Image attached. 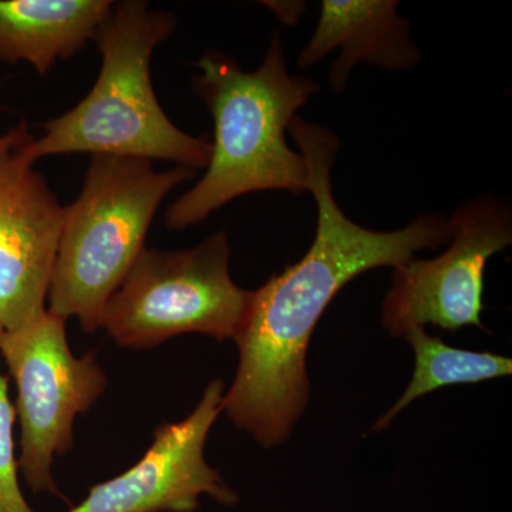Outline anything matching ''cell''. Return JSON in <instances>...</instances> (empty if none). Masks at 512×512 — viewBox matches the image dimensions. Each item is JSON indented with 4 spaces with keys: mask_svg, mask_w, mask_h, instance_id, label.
<instances>
[{
    "mask_svg": "<svg viewBox=\"0 0 512 512\" xmlns=\"http://www.w3.org/2000/svg\"><path fill=\"white\" fill-rule=\"evenodd\" d=\"M403 339L413 346L416 355L413 379L392 409L377 420L373 431L386 430L410 403L440 387L480 383L510 376L512 372L510 357L453 348L430 336L424 328L410 330Z\"/></svg>",
    "mask_w": 512,
    "mask_h": 512,
    "instance_id": "12",
    "label": "cell"
},
{
    "mask_svg": "<svg viewBox=\"0 0 512 512\" xmlns=\"http://www.w3.org/2000/svg\"><path fill=\"white\" fill-rule=\"evenodd\" d=\"M396 0H325L318 28L298 57L308 69L339 49L330 69V86L342 92L357 63L375 64L387 72H404L420 62V52L409 37V20L397 13Z\"/></svg>",
    "mask_w": 512,
    "mask_h": 512,
    "instance_id": "10",
    "label": "cell"
},
{
    "mask_svg": "<svg viewBox=\"0 0 512 512\" xmlns=\"http://www.w3.org/2000/svg\"><path fill=\"white\" fill-rule=\"evenodd\" d=\"M111 0H0V63H29L45 76L93 40Z\"/></svg>",
    "mask_w": 512,
    "mask_h": 512,
    "instance_id": "11",
    "label": "cell"
},
{
    "mask_svg": "<svg viewBox=\"0 0 512 512\" xmlns=\"http://www.w3.org/2000/svg\"><path fill=\"white\" fill-rule=\"evenodd\" d=\"M195 174L178 165L158 171L143 158L92 156L79 197L64 207L47 311L97 332L107 301L146 249L161 202Z\"/></svg>",
    "mask_w": 512,
    "mask_h": 512,
    "instance_id": "4",
    "label": "cell"
},
{
    "mask_svg": "<svg viewBox=\"0 0 512 512\" xmlns=\"http://www.w3.org/2000/svg\"><path fill=\"white\" fill-rule=\"evenodd\" d=\"M192 90L210 110L214 141L207 173L165 214L170 229L200 224L229 201L256 191H309L305 158L286 141V130L319 84L289 73L281 33L275 32L264 62L247 72L225 53L198 60Z\"/></svg>",
    "mask_w": 512,
    "mask_h": 512,
    "instance_id": "2",
    "label": "cell"
},
{
    "mask_svg": "<svg viewBox=\"0 0 512 512\" xmlns=\"http://www.w3.org/2000/svg\"><path fill=\"white\" fill-rule=\"evenodd\" d=\"M177 28L173 13L144 0L114 2L93 40L101 69L77 106L43 124L45 134L18 148L29 164L43 157L92 154L164 160L198 171L210 163L207 138L192 137L168 119L151 82V56Z\"/></svg>",
    "mask_w": 512,
    "mask_h": 512,
    "instance_id": "3",
    "label": "cell"
},
{
    "mask_svg": "<svg viewBox=\"0 0 512 512\" xmlns=\"http://www.w3.org/2000/svg\"><path fill=\"white\" fill-rule=\"evenodd\" d=\"M224 394V380H212L190 416L157 427L153 443L133 467L94 485L69 512H195L201 495L228 507L237 503V491L204 453Z\"/></svg>",
    "mask_w": 512,
    "mask_h": 512,
    "instance_id": "8",
    "label": "cell"
},
{
    "mask_svg": "<svg viewBox=\"0 0 512 512\" xmlns=\"http://www.w3.org/2000/svg\"><path fill=\"white\" fill-rule=\"evenodd\" d=\"M64 207L42 174L0 153V323L18 329L46 311Z\"/></svg>",
    "mask_w": 512,
    "mask_h": 512,
    "instance_id": "9",
    "label": "cell"
},
{
    "mask_svg": "<svg viewBox=\"0 0 512 512\" xmlns=\"http://www.w3.org/2000/svg\"><path fill=\"white\" fill-rule=\"evenodd\" d=\"M33 136L29 133L28 123L25 120L20 121L18 126L9 130L8 133L0 136V153H5V151L15 150V148H19L23 146V144L28 143V141L32 140Z\"/></svg>",
    "mask_w": 512,
    "mask_h": 512,
    "instance_id": "14",
    "label": "cell"
},
{
    "mask_svg": "<svg viewBox=\"0 0 512 512\" xmlns=\"http://www.w3.org/2000/svg\"><path fill=\"white\" fill-rule=\"evenodd\" d=\"M451 245L434 259H409L394 268L383 302V325L404 338L426 325L444 330L484 329V271L488 259L510 247V205L495 197L463 202L451 215Z\"/></svg>",
    "mask_w": 512,
    "mask_h": 512,
    "instance_id": "7",
    "label": "cell"
},
{
    "mask_svg": "<svg viewBox=\"0 0 512 512\" xmlns=\"http://www.w3.org/2000/svg\"><path fill=\"white\" fill-rule=\"evenodd\" d=\"M15 420L16 410L9 399L8 379L0 373V512H35L20 490L13 439Z\"/></svg>",
    "mask_w": 512,
    "mask_h": 512,
    "instance_id": "13",
    "label": "cell"
},
{
    "mask_svg": "<svg viewBox=\"0 0 512 512\" xmlns=\"http://www.w3.org/2000/svg\"><path fill=\"white\" fill-rule=\"evenodd\" d=\"M265 5L274 10L278 18L284 20L288 25L298 22L303 9H305V3L301 2H265Z\"/></svg>",
    "mask_w": 512,
    "mask_h": 512,
    "instance_id": "15",
    "label": "cell"
},
{
    "mask_svg": "<svg viewBox=\"0 0 512 512\" xmlns=\"http://www.w3.org/2000/svg\"><path fill=\"white\" fill-rule=\"evenodd\" d=\"M293 140L305 158L309 192L318 205V229L308 254L254 291L247 322L235 343L237 376L222 412L262 447L288 439L309 399L306 352L319 319L340 289L363 272L396 266L416 252L450 241L443 214L420 215L397 231H373L350 220L333 197L330 170L335 134L293 117Z\"/></svg>",
    "mask_w": 512,
    "mask_h": 512,
    "instance_id": "1",
    "label": "cell"
},
{
    "mask_svg": "<svg viewBox=\"0 0 512 512\" xmlns=\"http://www.w3.org/2000/svg\"><path fill=\"white\" fill-rule=\"evenodd\" d=\"M3 332H5V329H3L2 323H0V338H2Z\"/></svg>",
    "mask_w": 512,
    "mask_h": 512,
    "instance_id": "16",
    "label": "cell"
},
{
    "mask_svg": "<svg viewBox=\"0 0 512 512\" xmlns=\"http://www.w3.org/2000/svg\"><path fill=\"white\" fill-rule=\"evenodd\" d=\"M0 353L18 389L19 470L30 490L64 498L53 463L72 450L74 421L106 392V373L96 353L73 355L66 320L47 309L26 325L5 330Z\"/></svg>",
    "mask_w": 512,
    "mask_h": 512,
    "instance_id": "6",
    "label": "cell"
},
{
    "mask_svg": "<svg viewBox=\"0 0 512 512\" xmlns=\"http://www.w3.org/2000/svg\"><path fill=\"white\" fill-rule=\"evenodd\" d=\"M227 234L217 232L197 247L144 249L101 316V328L121 348L153 349L184 333L237 340L254 291L229 274Z\"/></svg>",
    "mask_w": 512,
    "mask_h": 512,
    "instance_id": "5",
    "label": "cell"
}]
</instances>
